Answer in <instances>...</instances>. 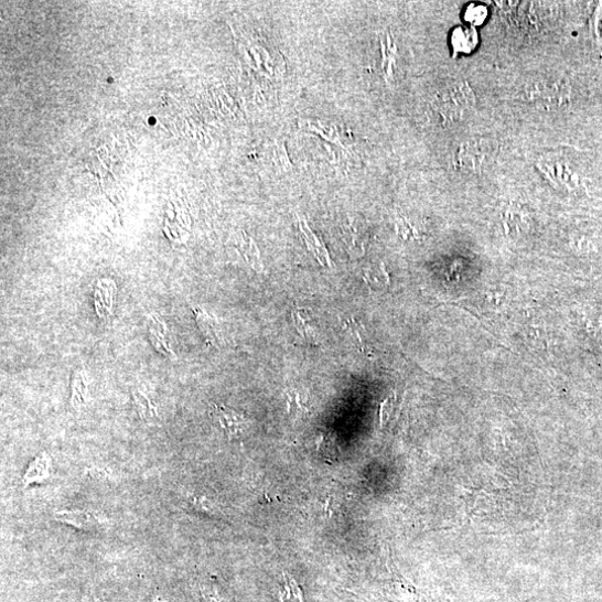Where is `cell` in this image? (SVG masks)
<instances>
[{"mask_svg":"<svg viewBox=\"0 0 602 602\" xmlns=\"http://www.w3.org/2000/svg\"><path fill=\"white\" fill-rule=\"evenodd\" d=\"M341 235L350 254L353 256L365 254L369 230L362 218L348 217L341 227Z\"/></svg>","mask_w":602,"mask_h":602,"instance_id":"obj_4","label":"cell"},{"mask_svg":"<svg viewBox=\"0 0 602 602\" xmlns=\"http://www.w3.org/2000/svg\"><path fill=\"white\" fill-rule=\"evenodd\" d=\"M300 232L303 233L309 249L323 265H331V258L322 240L313 233L307 222H299Z\"/></svg>","mask_w":602,"mask_h":602,"instance_id":"obj_8","label":"cell"},{"mask_svg":"<svg viewBox=\"0 0 602 602\" xmlns=\"http://www.w3.org/2000/svg\"><path fill=\"white\" fill-rule=\"evenodd\" d=\"M192 502H193V505L200 509H203L209 513H212L213 510L212 502L205 496H195L193 497Z\"/></svg>","mask_w":602,"mask_h":602,"instance_id":"obj_18","label":"cell"},{"mask_svg":"<svg viewBox=\"0 0 602 602\" xmlns=\"http://www.w3.org/2000/svg\"><path fill=\"white\" fill-rule=\"evenodd\" d=\"M215 423L232 441L239 439L247 430L248 420L240 413L224 406H214L212 412Z\"/></svg>","mask_w":602,"mask_h":602,"instance_id":"obj_5","label":"cell"},{"mask_svg":"<svg viewBox=\"0 0 602 602\" xmlns=\"http://www.w3.org/2000/svg\"><path fill=\"white\" fill-rule=\"evenodd\" d=\"M135 401H136L139 415L143 420H150L154 418L155 410L151 407L149 399H147L140 393H136Z\"/></svg>","mask_w":602,"mask_h":602,"instance_id":"obj_16","label":"cell"},{"mask_svg":"<svg viewBox=\"0 0 602 602\" xmlns=\"http://www.w3.org/2000/svg\"><path fill=\"white\" fill-rule=\"evenodd\" d=\"M287 397L288 412L290 415L301 417L309 413V410L304 406L303 400H301L299 393L295 390H290L288 391Z\"/></svg>","mask_w":602,"mask_h":602,"instance_id":"obj_13","label":"cell"},{"mask_svg":"<svg viewBox=\"0 0 602 602\" xmlns=\"http://www.w3.org/2000/svg\"><path fill=\"white\" fill-rule=\"evenodd\" d=\"M55 522L67 525L77 530L89 531L98 526V518L87 510L67 509L56 512L53 516Z\"/></svg>","mask_w":602,"mask_h":602,"instance_id":"obj_6","label":"cell"},{"mask_svg":"<svg viewBox=\"0 0 602 602\" xmlns=\"http://www.w3.org/2000/svg\"><path fill=\"white\" fill-rule=\"evenodd\" d=\"M451 44L456 53H471L477 44V34L473 29L458 28L451 35Z\"/></svg>","mask_w":602,"mask_h":602,"instance_id":"obj_9","label":"cell"},{"mask_svg":"<svg viewBox=\"0 0 602 602\" xmlns=\"http://www.w3.org/2000/svg\"><path fill=\"white\" fill-rule=\"evenodd\" d=\"M380 46H381V67L386 75V77H391L393 75V65L395 63V47L393 46L390 36L385 34L380 39Z\"/></svg>","mask_w":602,"mask_h":602,"instance_id":"obj_12","label":"cell"},{"mask_svg":"<svg viewBox=\"0 0 602 602\" xmlns=\"http://www.w3.org/2000/svg\"><path fill=\"white\" fill-rule=\"evenodd\" d=\"M282 602H303L301 601V595L299 589L294 581L291 579L287 580V584L283 593L281 592Z\"/></svg>","mask_w":602,"mask_h":602,"instance_id":"obj_17","label":"cell"},{"mask_svg":"<svg viewBox=\"0 0 602 602\" xmlns=\"http://www.w3.org/2000/svg\"><path fill=\"white\" fill-rule=\"evenodd\" d=\"M365 272V280L372 287H381L388 282V276L383 266L369 268Z\"/></svg>","mask_w":602,"mask_h":602,"instance_id":"obj_15","label":"cell"},{"mask_svg":"<svg viewBox=\"0 0 602 602\" xmlns=\"http://www.w3.org/2000/svg\"><path fill=\"white\" fill-rule=\"evenodd\" d=\"M295 327L300 334L309 342H318L316 330L311 325V320L308 313L298 311L293 314Z\"/></svg>","mask_w":602,"mask_h":602,"instance_id":"obj_10","label":"cell"},{"mask_svg":"<svg viewBox=\"0 0 602 602\" xmlns=\"http://www.w3.org/2000/svg\"><path fill=\"white\" fill-rule=\"evenodd\" d=\"M197 322L200 324L201 331L211 340L214 344H219L222 341V331L218 324L205 313L200 312L197 314Z\"/></svg>","mask_w":602,"mask_h":602,"instance_id":"obj_11","label":"cell"},{"mask_svg":"<svg viewBox=\"0 0 602 602\" xmlns=\"http://www.w3.org/2000/svg\"><path fill=\"white\" fill-rule=\"evenodd\" d=\"M526 95L544 107H562L570 100V88L563 79L546 78L528 85Z\"/></svg>","mask_w":602,"mask_h":602,"instance_id":"obj_3","label":"cell"},{"mask_svg":"<svg viewBox=\"0 0 602 602\" xmlns=\"http://www.w3.org/2000/svg\"><path fill=\"white\" fill-rule=\"evenodd\" d=\"M497 146L488 139H471L461 143L452 155V165L463 172H481L496 154Z\"/></svg>","mask_w":602,"mask_h":602,"instance_id":"obj_2","label":"cell"},{"mask_svg":"<svg viewBox=\"0 0 602 602\" xmlns=\"http://www.w3.org/2000/svg\"><path fill=\"white\" fill-rule=\"evenodd\" d=\"M52 472V459L47 453L37 455L29 465L22 482L24 486L47 481Z\"/></svg>","mask_w":602,"mask_h":602,"instance_id":"obj_7","label":"cell"},{"mask_svg":"<svg viewBox=\"0 0 602 602\" xmlns=\"http://www.w3.org/2000/svg\"><path fill=\"white\" fill-rule=\"evenodd\" d=\"M486 17L487 10L485 7H483L482 4H472L466 9L464 19L471 25L475 26L483 24Z\"/></svg>","mask_w":602,"mask_h":602,"instance_id":"obj_14","label":"cell"},{"mask_svg":"<svg viewBox=\"0 0 602 602\" xmlns=\"http://www.w3.org/2000/svg\"><path fill=\"white\" fill-rule=\"evenodd\" d=\"M474 106L475 95L469 84L463 82L439 92L432 103L444 125L462 121Z\"/></svg>","mask_w":602,"mask_h":602,"instance_id":"obj_1","label":"cell"}]
</instances>
